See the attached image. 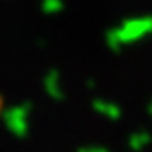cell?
Instances as JSON below:
<instances>
[{
	"mask_svg": "<svg viewBox=\"0 0 152 152\" xmlns=\"http://www.w3.org/2000/svg\"><path fill=\"white\" fill-rule=\"evenodd\" d=\"M152 35V15H137L123 18L117 26L106 31L104 42L108 50L121 51L126 46L137 44Z\"/></svg>",
	"mask_w": 152,
	"mask_h": 152,
	"instance_id": "cell-1",
	"label": "cell"
},
{
	"mask_svg": "<svg viewBox=\"0 0 152 152\" xmlns=\"http://www.w3.org/2000/svg\"><path fill=\"white\" fill-rule=\"evenodd\" d=\"M92 108H94V112L103 115L104 119H108V121H119V119L123 117V108L117 103L106 101V99H95L92 103Z\"/></svg>",
	"mask_w": 152,
	"mask_h": 152,
	"instance_id": "cell-2",
	"label": "cell"
},
{
	"mask_svg": "<svg viewBox=\"0 0 152 152\" xmlns=\"http://www.w3.org/2000/svg\"><path fill=\"white\" fill-rule=\"evenodd\" d=\"M150 143H152V134L148 132V130H136V132H132L128 136V139H126V145H128V148L132 152L145 150Z\"/></svg>",
	"mask_w": 152,
	"mask_h": 152,
	"instance_id": "cell-3",
	"label": "cell"
},
{
	"mask_svg": "<svg viewBox=\"0 0 152 152\" xmlns=\"http://www.w3.org/2000/svg\"><path fill=\"white\" fill-rule=\"evenodd\" d=\"M48 88H50V94H51L53 97H55V99H61V97H62V90H61V84H59V75H57V73H51Z\"/></svg>",
	"mask_w": 152,
	"mask_h": 152,
	"instance_id": "cell-4",
	"label": "cell"
},
{
	"mask_svg": "<svg viewBox=\"0 0 152 152\" xmlns=\"http://www.w3.org/2000/svg\"><path fill=\"white\" fill-rule=\"evenodd\" d=\"M44 9L50 11V13L61 11V9H62V2H61V0H46V2H44Z\"/></svg>",
	"mask_w": 152,
	"mask_h": 152,
	"instance_id": "cell-5",
	"label": "cell"
},
{
	"mask_svg": "<svg viewBox=\"0 0 152 152\" xmlns=\"http://www.w3.org/2000/svg\"><path fill=\"white\" fill-rule=\"evenodd\" d=\"M77 152H110L106 147H95V145H92V147H81Z\"/></svg>",
	"mask_w": 152,
	"mask_h": 152,
	"instance_id": "cell-6",
	"label": "cell"
},
{
	"mask_svg": "<svg viewBox=\"0 0 152 152\" xmlns=\"http://www.w3.org/2000/svg\"><path fill=\"white\" fill-rule=\"evenodd\" d=\"M147 114L152 117V97H150V99H148V103H147Z\"/></svg>",
	"mask_w": 152,
	"mask_h": 152,
	"instance_id": "cell-7",
	"label": "cell"
}]
</instances>
